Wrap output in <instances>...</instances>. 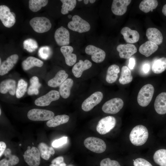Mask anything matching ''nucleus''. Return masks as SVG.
Segmentation results:
<instances>
[{
	"instance_id": "1",
	"label": "nucleus",
	"mask_w": 166,
	"mask_h": 166,
	"mask_svg": "<svg viewBox=\"0 0 166 166\" xmlns=\"http://www.w3.org/2000/svg\"><path fill=\"white\" fill-rule=\"evenodd\" d=\"M148 137L147 129L142 125H139L135 127L131 131L129 136L131 143L137 146L142 145L145 143Z\"/></svg>"
},
{
	"instance_id": "2",
	"label": "nucleus",
	"mask_w": 166,
	"mask_h": 166,
	"mask_svg": "<svg viewBox=\"0 0 166 166\" xmlns=\"http://www.w3.org/2000/svg\"><path fill=\"white\" fill-rule=\"evenodd\" d=\"M154 92V88L151 84H147L140 89L137 97L138 104L141 106H148L151 102Z\"/></svg>"
},
{
	"instance_id": "3",
	"label": "nucleus",
	"mask_w": 166,
	"mask_h": 166,
	"mask_svg": "<svg viewBox=\"0 0 166 166\" xmlns=\"http://www.w3.org/2000/svg\"><path fill=\"white\" fill-rule=\"evenodd\" d=\"M84 144L85 147L90 151L97 153L103 152L106 145L102 139L95 137H89L85 139Z\"/></svg>"
},
{
	"instance_id": "4",
	"label": "nucleus",
	"mask_w": 166,
	"mask_h": 166,
	"mask_svg": "<svg viewBox=\"0 0 166 166\" xmlns=\"http://www.w3.org/2000/svg\"><path fill=\"white\" fill-rule=\"evenodd\" d=\"M30 24L36 32L42 33L48 31L51 27L49 20L44 17L34 18L30 21Z\"/></svg>"
},
{
	"instance_id": "5",
	"label": "nucleus",
	"mask_w": 166,
	"mask_h": 166,
	"mask_svg": "<svg viewBox=\"0 0 166 166\" xmlns=\"http://www.w3.org/2000/svg\"><path fill=\"white\" fill-rule=\"evenodd\" d=\"M68 27L71 30L80 33L88 32L90 29L89 23L77 15L73 16L72 21L68 24Z\"/></svg>"
},
{
	"instance_id": "6",
	"label": "nucleus",
	"mask_w": 166,
	"mask_h": 166,
	"mask_svg": "<svg viewBox=\"0 0 166 166\" xmlns=\"http://www.w3.org/2000/svg\"><path fill=\"white\" fill-rule=\"evenodd\" d=\"M27 115L28 118L32 121H45L52 118L54 114L49 110L33 109L28 111Z\"/></svg>"
},
{
	"instance_id": "7",
	"label": "nucleus",
	"mask_w": 166,
	"mask_h": 166,
	"mask_svg": "<svg viewBox=\"0 0 166 166\" xmlns=\"http://www.w3.org/2000/svg\"><path fill=\"white\" fill-rule=\"evenodd\" d=\"M116 124V120L114 117L108 116L104 117L98 121L96 130L101 135L105 134L113 129Z\"/></svg>"
},
{
	"instance_id": "8",
	"label": "nucleus",
	"mask_w": 166,
	"mask_h": 166,
	"mask_svg": "<svg viewBox=\"0 0 166 166\" xmlns=\"http://www.w3.org/2000/svg\"><path fill=\"white\" fill-rule=\"evenodd\" d=\"M25 162L30 166H38L40 163V154L36 147H28L23 155Z\"/></svg>"
},
{
	"instance_id": "9",
	"label": "nucleus",
	"mask_w": 166,
	"mask_h": 166,
	"mask_svg": "<svg viewBox=\"0 0 166 166\" xmlns=\"http://www.w3.org/2000/svg\"><path fill=\"white\" fill-rule=\"evenodd\" d=\"M124 105L123 100L119 98H114L105 102L102 108V111L105 113L115 114L122 109Z\"/></svg>"
},
{
	"instance_id": "10",
	"label": "nucleus",
	"mask_w": 166,
	"mask_h": 166,
	"mask_svg": "<svg viewBox=\"0 0 166 166\" xmlns=\"http://www.w3.org/2000/svg\"><path fill=\"white\" fill-rule=\"evenodd\" d=\"M15 17L14 13L11 12L7 6H0V19L4 26L7 28L12 27L16 22Z\"/></svg>"
},
{
	"instance_id": "11",
	"label": "nucleus",
	"mask_w": 166,
	"mask_h": 166,
	"mask_svg": "<svg viewBox=\"0 0 166 166\" xmlns=\"http://www.w3.org/2000/svg\"><path fill=\"white\" fill-rule=\"evenodd\" d=\"M103 98V94L100 91L94 93L85 100L82 103L81 108L85 112L92 109L94 106L99 104Z\"/></svg>"
},
{
	"instance_id": "12",
	"label": "nucleus",
	"mask_w": 166,
	"mask_h": 166,
	"mask_svg": "<svg viewBox=\"0 0 166 166\" xmlns=\"http://www.w3.org/2000/svg\"><path fill=\"white\" fill-rule=\"evenodd\" d=\"M59 92L55 90L50 91L35 100V104L37 106H45L49 105L53 101L58 100L60 98Z\"/></svg>"
},
{
	"instance_id": "13",
	"label": "nucleus",
	"mask_w": 166,
	"mask_h": 166,
	"mask_svg": "<svg viewBox=\"0 0 166 166\" xmlns=\"http://www.w3.org/2000/svg\"><path fill=\"white\" fill-rule=\"evenodd\" d=\"M85 51L86 54L91 55L92 60L96 63L102 62L105 58L106 54L104 51L94 45H88Z\"/></svg>"
},
{
	"instance_id": "14",
	"label": "nucleus",
	"mask_w": 166,
	"mask_h": 166,
	"mask_svg": "<svg viewBox=\"0 0 166 166\" xmlns=\"http://www.w3.org/2000/svg\"><path fill=\"white\" fill-rule=\"evenodd\" d=\"M54 37L56 42L59 46H67L69 44V32L68 30L62 26L56 30L54 34Z\"/></svg>"
},
{
	"instance_id": "15",
	"label": "nucleus",
	"mask_w": 166,
	"mask_h": 166,
	"mask_svg": "<svg viewBox=\"0 0 166 166\" xmlns=\"http://www.w3.org/2000/svg\"><path fill=\"white\" fill-rule=\"evenodd\" d=\"M131 1L130 0H113L111 6L112 12L117 15H123L126 12L127 6Z\"/></svg>"
},
{
	"instance_id": "16",
	"label": "nucleus",
	"mask_w": 166,
	"mask_h": 166,
	"mask_svg": "<svg viewBox=\"0 0 166 166\" xmlns=\"http://www.w3.org/2000/svg\"><path fill=\"white\" fill-rule=\"evenodd\" d=\"M117 50L120 58L126 59L130 58L137 51L136 46L131 44L119 45L117 47Z\"/></svg>"
},
{
	"instance_id": "17",
	"label": "nucleus",
	"mask_w": 166,
	"mask_h": 166,
	"mask_svg": "<svg viewBox=\"0 0 166 166\" xmlns=\"http://www.w3.org/2000/svg\"><path fill=\"white\" fill-rule=\"evenodd\" d=\"M18 56L17 54L10 55L0 65V75H4L7 74L17 63Z\"/></svg>"
},
{
	"instance_id": "18",
	"label": "nucleus",
	"mask_w": 166,
	"mask_h": 166,
	"mask_svg": "<svg viewBox=\"0 0 166 166\" xmlns=\"http://www.w3.org/2000/svg\"><path fill=\"white\" fill-rule=\"evenodd\" d=\"M92 65L91 62L88 60L83 61L80 60L78 62L76 63L72 69V72L75 77H80L83 72L90 68Z\"/></svg>"
},
{
	"instance_id": "19",
	"label": "nucleus",
	"mask_w": 166,
	"mask_h": 166,
	"mask_svg": "<svg viewBox=\"0 0 166 166\" xmlns=\"http://www.w3.org/2000/svg\"><path fill=\"white\" fill-rule=\"evenodd\" d=\"M60 50L64 56L66 64L69 66L74 65L76 62V55L73 53V49L72 47L67 45L61 46Z\"/></svg>"
},
{
	"instance_id": "20",
	"label": "nucleus",
	"mask_w": 166,
	"mask_h": 166,
	"mask_svg": "<svg viewBox=\"0 0 166 166\" xmlns=\"http://www.w3.org/2000/svg\"><path fill=\"white\" fill-rule=\"evenodd\" d=\"M121 33L123 36L124 40L128 43L136 42L140 38L139 34L137 31L132 30L128 27L122 28Z\"/></svg>"
},
{
	"instance_id": "21",
	"label": "nucleus",
	"mask_w": 166,
	"mask_h": 166,
	"mask_svg": "<svg viewBox=\"0 0 166 166\" xmlns=\"http://www.w3.org/2000/svg\"><path fill=\"white\" fill-rule=\"evenodd\" d=\"M156 112L160 115L166 113V92H162L156 97L154 103Z\"/></svg>"
},
{
	"instance_id": "22",
	"label": "nucleus",
	"mask_w": 166,
	"mask_h": 166,
	"mask_svg": "<svg viewBox=\"0 0 166 166\" xmlns=\"http://www.w3.org/2000/svg\"><path fill=\"white\" fill-rule=\"evenodd\" d=\"M15 81L12 79H8L2 81L0 84V92L5 94L9 92L11 95L14 96L16 93Z\"/></svg>"
},
{
	"instance_id": "23",
	"label": "nucleus",
	"mask_w": 166,
	"mask_h": 166,
	"mask_svg": "<svg viewBox=\"0 0 166 166\" xmlns=\"http://www.w3.org/2000/svg\"><path fill=\"white\" fill-rule=\"evenodd\" d=\"M157 45L149 40L141 45L139 48V51L142 54L148 57L156 51L158 49Z\"/></svg>"
},
{
	"instance_id": "24",
	"label": "nucleus",
	"mask_w": 166,
	"mask_h": 166,
	"mask_svg": "<svg viewBox=\"0 0 166 166\" xmlns=\"http://www.w3.org/2000/svg\"><path fill=\"white\" fill-rule=\"evenodd\" d=\"M148 39L157 45L161 44L163 41V36L161 32L155 28H148L146 32Z\"/></svg>"
},
{
	"instance_id": "25",
	"label": "nucleus",
	"mask_w": 166,
	"mask_h": 166,
	"mask_svg": "<svg viewBox=\"0 0 166 166\" xmlns=\"http://www.w3.org/2000/svg\"><path fill=\"white\" fill-rule=\"evenodd\" d=\"M4 154L6 158L0 160V166H13L18 163L19 158L16 155L11 154L10 149H7Z\"/></svg>"
},
{
	"instance_id": "26",
	"label": "nucleus",
	"mask_w": 166,
	"mask_h": 166,
	"mask_svg": "<svg viewBox=\"0 0 166 166\" xmlns=\"http://www.w3.org/2000/svg\"><path fill=\"white\" fill-rule=\"evenodd\" d=\"M68 75L63 70L58 71L55 77L48 82V86L52 87H56L60 86L68 77Z\"/></svg>"
},
{
	"instance_id": "27",
	"label": "nucleus",
	"mask_w": 166,
	"mask_h": 166,
	"mask_svg": "<svg viewBox=\"0 0 166 166\" xmlns=\"http://www.w3.org/2000/svg\"><path fill=\"white\" fill-rule=\"evenodd\" d=\"M119 66L113 64L110 66L107 71L106 76V81L109 83L112 84L115 82L117 80L120 73Z\"/></svg>"
},
{
	"instance_id": "28",
	"label": "nucleus",
	"mask_w": 166,
	"mask_h": 166,
	"mask_svg": "<svg viewBox=\"0 0 166 166\" xmlns=\"http://www.w3.org/2000/svg\"><path fill=\"white\" fill-rule=\"evenodd\" d=\"M22 65L23 69L25 70H27L34 66L42 67L43 62L36 57L30 56L24 60Z\"/></svg>"
},
{
	"instance_id": "29",
	"label": "nucleus",
	"mask_w": 166,
	"mask_h": 166,
	"mask_svg": "<svg viewBox=\"0 0 166 166\" xmlns=\"http://www.w3.org/2000/svg\"><path fill=\"white\" fill-rule=\"evenodd\" d=\"M73 81L71 78L67 79L59 87V92L61 97L65 99L69 97Z\"/></svg>"
},
{
	"instance_id": "30",
	"label": "nucleus",
	"mask_w": 166,
	"mask_h": 166,
	"mask_svg": "<svg viewBox=\"0 0 166 166\" xmlns=\"http://www.w3.org/2000/svg\"><path fill=\"white\" fill-rule=\"evenodd\" d=\"M69 118V117L65 114L57 115L48 120L46 125L49 127H56L67 122Z\"/></svg>"
},
{
	"instance_id": "31",
	"label": "nucleus",
	"mask_w": 166,
	"mask_h": 166,
	"mask_svg": "<svg viewBox=\"0 0 166 166\" xmlns=\"http://www.w3.org/2000/svg\"><path fill=\"white\" fill-rule=\"evenodd\" d=\"M38 148L40 153V156L45 160H48L51 155L55 153V151L53 148L49 147L43 142L40 143L38 146Z\"/></svg>"
},
{
	"instance_id": "32",
	"label": "nucleus",
	"mask_w": 166,
	"mask_h": 166,
	"mask_svg": "<svg viewBox=\"0 0 166 166\" xmlns=\"http://www.w3.org/2000/svg\"><path fill=\"white\" fill-rule=\"evenodd\" d=\"M152 69L156 74H159L166 69V57H163L155 60L152 64Z\"/></svg>"
},
{
	"instance_id": "33",
	"label": "nucleus",
	"mask_w": 166,
	"mask_h": 166,
	"mask_svg": "<svg viewBox=\"0 0 166 166\" xmlns=\"http://www.w3.org/2000/svg\"><path fill=\"white\" fill-rule=\"evenodd\" d=\"M132 79L133 77L129 68L125 65L122 66L119 79V83L122 85L126 84L131 82Z\"/></svg>"
},
{
	"instance_id": "34",
	"label": "nucleus",
	"mask_w": 166,
	"mask_h": 166,
	"mask_svg": "<svg viewBox=\"0 0 166 166\" xmlns=\"http://www.w3.org/2000/svg\"><path fill=\"white\" fill-rule=\"evenodd\" d=\"M158 5V2L156 0H144L140 3L139 6L140 9L145 13L156 9Z\"/></svg>"
},
{
	"instance_id": "35",
	"label": "nucleus",
	"mask_w": 166,
	"mask_h": 166,
	"mask_svg": "<svg viewBox=\"0 0 166 166\" xmlns=\"http://www.w3.org/2000/svg\"><path fill=\"white\" fill-rule=\"evenodd\" d=\"M153 159L155 162L160 166H166V149L156 151L154 154Z\"/></svg>"
},
{
	"instance_id": "36",
	"label": "nucleus",
	"mask_w": 166,
	"mask_h": 166,
	"mask_svg": "<svg viewBox=\"0 0 166 166\" xmlns=\"http://www.w3.org/2000/svg\"><path fill=\"white\" fill-rule=\"evenodd\" d=\"M30 85L27 91L28 95H37L39 93V89L41 86L38 78L35 76L32 77L30 79Z\"/></svg>"
},
{
	"instance_id": "37",
	"label": "nucleus",
	"mask_w": 166,
	"mask_h": 166,
	"mask_svg": "<svg viewBox=\"0 0 166 166\" xmlns=\"http://www.w3.org/2000/svg\"><path fill=\"white\" fill-rule=\"evenodd\" d=\"M48 2L47 0H30L29 8L33 12H36L40 10L42 7L45 6Z\"/></svg>"
},
{
	"instance_id": "38",
	"label": "nucleus",
	"mask_w": 166,
	"mask_h": 166,
	"mask_svg": "<svg viewBox=\"0 0 166 166\" xmlns=\"http://www.w3.org/2000/svg\"><path fill=\"white\" fill-rule=\"evenodd\" d=\"M62 3L61 12L63 14H66L69 11L72 10L75 7L77 1L76 0H61Z\"/></svg>"
},
{
	"instance_id": "39",
	"label": "nucleus",
	"mask_w": 166,
	"mask_h": 166,
	"mask_svg": "<svg viewBox=\"0 0 166 166\" xmlns=\"http://www.w3.org/2000/svg\"><path fill=\"white\" fill-rule=\"evenodd\" d=\"M27 83L22 79H20L18 82L16 91V96L18 98L22 97L26 91Z\"/></svg>"
},
{
	"instance_id": "40",
	"label": "nucleus",
	"mask_w": 166,
	"mask_h": 166,
	"mask_svg": "<svg viewBox=\"0 0 166 166\" xmlns=\"http://www.w3.org/2000/svg\"><path fill=\"white\" fill-rule=\"evenodd\" d=\"M23 45L24 48L30 53L35 51L38 47L37 42L32 38H29L25 40L23 42Z\"/></svg>"
},
{
	"instance_id": "41",
	"label": "nucleus",
	"mask_w": 166,
	"mask_h": 166,
	"mask_svg": "<svg viewBox=\"0 0 166 166\" xmlns=\"http://www.w3.org/2000/svg\"><path fill=\"white\" fill-rule=\"evenodd\" d=\"M52 53L51 48L48 46H43L41 47L38 51L39 56L44 60L47 59Z\"/></svg>"
},
{
	"instance_id": "42",
	"label": "nucleus",
	"mask_w": 166,
	"mask_h": 166,
	"mask_svg": "<svg viewBox=\"0 0 166 166\" xmlns=\"http://www.w3.org/2000/svg\"><path fill=\"white\" fill-rule=\"evenodd\" d=\"M100 166H121L119 163L115 160H112L109 158L103 159L100 163Z\"/></svg>"
},
{
	"instance_id": "43",
	"label": "nucleus",
	"mask_w": 166,
	"mask_h": 166,
	"mask_svg": "<svg viewBox=\"0 0 166 166\" xmlns=\"http://www.w3.org/2000/svg\"><path fill=\"white\" fill-rule=\"evenodd\" d=\"M134 166H152L151 164L146 160L142 158H138L133 162Z\"/></svg>"
},
{
	"instance_id": "44",
	"label": "nucleus",
	"mask_w": 166,
	"mask_h": 166,
	"mask_svg": "<svg viewBox=\"0 0 166 166\" xmlns=\"http://www.w3.org/2000/svg\"><path fill=\"white\" fill-rule=\"evenodd\" d=\"M67 137L64 136L54 140L52 143V146L54 148H58L66 144L67 142Z\"/></svg>"
},
{
	"instance_id": "45",
	"label": "nucleus",
	"mask_w": 166,
	"mask_h": 166,
	"mask_svg": "<svg viewBox=\"0 0 166 166\" xmlns=\"http://www.w3.org/2000/svg\"><path fill=\"white\" fill-rule=\"evenodd\" d=\"M64 162V158L62 156H59L53 159L51 162L52 164L59 165Z\"/></svg>"
},
{
	"instance_id": "46",
	"label": "nucleus",
	"mask_w": 166,
	"mask_h": 166,
	"mask_svg": "<svg viewBox=\"0 0 166 166\" xmlns=\"http://www.w3.org/2000/svg\"><path fill=\"white\" fill-rule=\"evenodd\" d=\"M6 143L3 141L0 142V157H1L4 153L6 148Z\"/></svg>"
},
{
	"instance_id": "47",
	"label": "nucleus",
	"mask_w": 166,
	"mask_h": 166,
	"mask_svg": "<svg viewBox=\"0 0 166 166\" xmlns=\"http://www.w3.org/2000/svg\"><path fill=\"white\" fill-rule=\"evenodd\" d=\"M150 69V65L148 63L144 64L142 67V70L143 72L145 73H148Z\"/></svg>"
},
{
	"instance_id": "48",
	"label": "nucleus",
	"mask_w": 166,
	"mask_h": 166,
	"mask_svg": "<svg viewBox=\"0 0 166 166\" xmlns=\"http://www.w3.org/2000/svg\"><path fill=\"white\" fill-rule=\"evenodd\" d=\"M135 59L133 57H131L129 60V62L128 64V67L129 69H133L135 66Z\"/></svg>"
},
{
	"instance_id": "49",
	"label": "nucleus",
	"mask_w": 166,
	"mask_h": 166,
	"mask_svg": "<svg viewBox=\"0 0 166 166\" xmlns=\"http://www.w3.org/2000/svg\"><path fill=\"white\" fill-rule=\"evenodd\" d=\"M162 12L163 14L166 16V4L163 6L162 9Z\"/></svg>"
},
{
	"instance_id": "50",
	"label": "nucleus",
	"mask_w": 166,
	"mask_h": 166,
	"mask_svg": "<svg viewBox=\"0 0 166 166\" xmlns=\"http://www.w3.org/2000/svg\"><path fill=\"white\" fill-rule=\"evenodd\" d=\"M66 166V164L64 162H63L61 164L59 165H56V164H51L49 165V166Z\"/></svg>"
},
{
	"instance_id": "51",
	"label": "nucleus",
	"mask_w": 166,
	"mask_h": 166,
	"mask_svg": "<svg viewBox=\"0 0 166 166\" xmlns=\"http://www.w3.org/2000/svg\"><path fill=\"white\" fill-rule=\"evenodd\" d=\"M83 1H84V2L85 4H87L88 3L89 1V0H84Z\"/></svg>"
},
{
	"instance_id": "52",
	"label": "nucleus",
	"mask_w": 166,
	"mask_h": 166,
	"mask_svg": "<svg viewBox=\"0 0 166 166\" xmlns=\"http://www.w3.org/2000/svg\"><path fill=\"white\" fill-rule=\"evenodd\" d=\"M90 2L91 3H93L96 1L95 0H89Z\"/></svg>"
},
{
	"instance_id": "53",
	"label": "nucleus",
	"mask_w": 166,
	"mask_h": 166,
	"mask_svg": "<svg viewBox=\"0 0 166 166\" xmlns=\"http://www.w3.org/2000/svg\"><path fill=\"white\" fill-rule=\"evenodd\" d=\"M68 17L69 18H71L72 17V15H70V14H69L68 15Z\"/></svg>"
},
{
	"instance_id": "54",
	"label": "nucleus",
	"mask_w": 166,
	"mask_h": 166,
	"mask_svg": "<svg viewBox=\"0 0 166 166\" xmlns=\"http://www.w3.org/2000/svg\"><path fill=\"white\" fill-rule=\"evenodd\" d=\"M1 109H0V115H1Z\"/></svg>"
},
{
	"instance_id": "55",
	"label": "nucleus",
	"mask_w": 166,
	"mask_h": 166,
	"mask_svg": "<svg viewBox=\"0 0 166 166\" xmlns=\"http://www.w3.org/2000/svg\"><path fill=\"white\" fill-rule=\"evenodd\" d=\"M1 58H0V65H1V64H2L1 63Z\"/></svg>"
},
{
	"instance_id": "56",
	"label": "nucleus",
	"mask_w": 166,
	"mask_h": 166,
	"mask_svg": "<svg viewBox=\"0 0 166 166\" xmlns=\"http://www.w3.org/2000/svg\"><path fill=\"white\" fill-rule=\"evenodd\" d=\"M82 1L81 0H78V1Z\"/></svg>"
}]
</instances>
